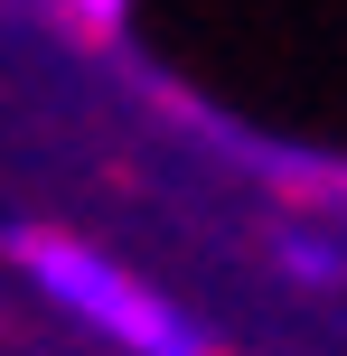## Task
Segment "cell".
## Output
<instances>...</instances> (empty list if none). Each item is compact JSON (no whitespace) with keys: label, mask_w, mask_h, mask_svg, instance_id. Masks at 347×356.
<instances>
[{"label":"cell","mask_w":347,"mask_h":356,"mask_svg":"<svg viewBox=\"0 0 347 356\" xmlns=\"http://www.w3.org/2000/svg\"><path fill=\"white\" fill-rule=\"evenodd\" d=\"M10 253H19V272H29L66 319L94 328V338H113L131 356H216V338H207L179 300H160L141 272H122L113 253L75 244V234H10Z\"/></svg>","instance_id":"obj_1"},{"label":"cell","mask_w":347,"mask_h":356,"mask_svg":"<svg viewBox=\"0 0 347 356\" xmlns=\"http://www.w3.org/2000/svg\"><path fill=\"white\" fill-rule=\"evenodd\" d=\"M273 263L291 272V282H310V291H329V282H347V253L329 244V234H282V244H273Z\"/></svg>","instance_id":"obj_2"},{"label":"cell","mask_w":347,"mask_h":356,"mask_svg":"<svg viewBox=\"0 0 347 356\" xmlns=\"http://www.w3.org/2000/svg\"><path fill=\"white\" fill-rule=\"evenodd\" d=\"M66 10H75V19H85V29H113V19H122V10H131V0H66Z\"/></svg>","instance_id":"obj_3"}]
</instances>
